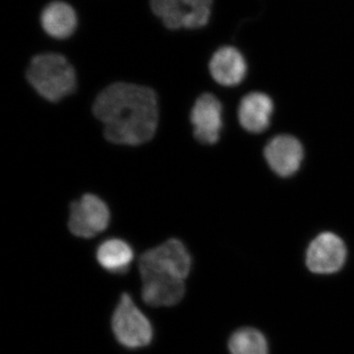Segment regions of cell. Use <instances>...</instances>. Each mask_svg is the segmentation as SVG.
Wrapping results in <instances>:
<instances>
[{
  "label": "cell",
  "instance_id": "1",
  "mask_svg": "<svg viewBox=\"0 0 354 354\" xmlns=\"http://www.w3.org/2000/svg\"><path fill=\"white\" fill-rule=\"evenodd\" d=\"M93 113L104 124L106 140L118 145H142L157 132V94L145 86L111 84L97 95Z\"/></svg>",
  "mask_w": 354,
  "mask_h": 354
},
{
  "label": "cell",
  "instance_id": "2",
  "mask_svg": "<svg viewBox=\"0 0 354 354\" xmlns=\"http://www.w3.org/2000/svg\"><path fill=\"white\" fill-rule=\"evenodd\" d=\"M27 80L41 97L51 102L62 101L77 87L75 69L58 53H43L32 58Z\"/></svg>",
  "mask_w": 354,
  "mask_h": 354
},
{
  "label": "cell",
  "instance_id": "3",
  "mask_svg": "<svg viewBox=\"0 0 354 354\" xmlns=\"http://www.w3.org/2000/svg\"><path fill=\"white\" fill-rule=\"evenodd\" d=\"M111 329L118 344L132 351L147 348L153 339L152 323L127 292L114 309Z\"/></svg>",
  "mask_w": 354,
  "mask_h": 354
},
{
  "label": "cell",
  "instance_id": "4",
  "mask_svg": "<svg viewBox=\"0 0 354 354\" xmlns=\"http://www.w3.org/2000/svg\"><path fill=\"white\" fill-rule=\"evenodd\" d=\"M192 259L185 245L176 239H171L155 248L147 250L140 257V276L160 274L179 279L189 276Z\"/></svg>",
  "mask_w": 354,
  "mask_h": 354
},
{
  "label": "cell",
  "instance_id": "5",
  "mask_svg": "<svg viewBox=\"0 0 354 354\" xmlns=\"http://www.w3.org/2000/svg\"><path fill=\"white\" fill-rule=\"evenodd\" d=\"M212 6L213 0H151L153 12L171 30L205 27Z\"/></svg>",
  "mask_w": 354,
  "mask_h": 354
},
{
  "label": "cell",
  "instance_id": "6",
  "mask_svg": "<svg viewBox=\"0 0 354 354\" xmlns=\"http://www.w3.org/2000/svg\"><path fill=\"white\" fill-rule=\"evenodd\" d=\"M109 221L108 205L95 195H83L70 205L68 228L77 237L93 239L108 228Z\"/></svg>",
  "mask_w": 354,
  "mask_h": 354
},
{
  "label": "cell",
  "instance_id": "7",
  "mask_svg": "<svg viewBox=\"0 0 354 354\" xmlns=\"http://www.w3.org/2000/svg\"><path fill=\"white\" fill-rule=\"evenodd\" d=\"M346 260V244L341 237L333 232L319 234L307 249V267L315 274H328L337 272Z\"/></svg>",
  "mask_w": 354,
  "mask_h": 354
},
{
  "label": "cell",
  "instance_id": "8",
  "mask_svg": "<svg viewBox=\"0 0 354 354\" xmlns=\"http://www.w3.org/2000/svg\"><path fill=\"white\" fill-rule=\"evenodd\" d=\"M194 137L200 143L213 145L220 140L223 128V106L213 94H203L191 109Z\"/></svg>",
  "mask_w": 354,
  "mask_h": 354
},
{
  "label": "cell",
  "instance_id": "9",
  "mask_svg": "<svg viewBox=\"0 0 354 354\" xmlns=\"http://www.w3.org/2000/svg\"><path fill=\"white\" fill-rule=\"evenodd\" d=\"M264 156L274 174L281 177H290L299 171L304 158V149L295 137L278 135L268 142Z\"/></svg>",
  "mask_w": 354,
  "mask_h": 354
},
{
  "label": "cell",
  "instance_id": "10",
  "mask_svg": "<svg viewBox=\"0 0 354 354\" xmlns=\"http://www.w3.org/2000/svg\"><path fill=\"white\" fill-rule=\"evenodd\" d=\"M142 299L152 307H171L178 304L185 295L183 279L148 274L141 277Z\"/></svg>",
  "mask_w": 354,
  "mask_h": 354
},
{
  "label": "cell",
  "instance_id": "11",
  "mask_svg": "<svg viewBox=\"0 0 354 354\" xmlns=\"http://www.w3.org/2000/svg\"><path fill=\"white\" fill-rule=\"evenodd\" d=\"M214 80L225 87H234L245 78L247 64L243 55L234 46H223L214 53L209 64Z\"/></svg>",
  "mask_w": 354,
  "mask_h": 354
},
{
  "label": "cell",
  "instance_id": "12",
  "mask_svg": "<svg viewBox=\"0 0 354 354\" xmlns=\"http://www.w3.org/2000/svg\"><path fill=\"white\" fill-rule=\"evenodd\" d=\"M274 113V102L264 93L255 92L246 95L239 108V120L246 131L264 132L269 127Z\"/></svg>",
  "mask_w": 354,
  "mask_h": 354
},
{
  "label": "cell",
  "instance_id": "13",
  "mask_svg": "<svg viewBox=\"0 0 354 354\" xmlns=\"http://www.w3.org/2000/svg\"><path fill=\"white\" fill-rule=\"evenodd\" d=\"M44 31L53 39H68L76 31L78 18L73 7L64 1L48 4L41 14Z\"/></svg>",
  "mask_w": 354,
  "mask_h": 354
},
{
  "label": "cell",
  "instance_id": "14",
  "mask_svg": "<svg viewBox=\"0 0 354 354\" xmlns=\"http://www.w3.org/2000/svg\"><path fill=\"white\" fill-rule=\"evenodd\" d=\"M97 263L106 272L114 274H123L128 272L134 259V251L127 241L111 239L102 242L97 247Z\"/></svg>",
  "mask_w": 354,
  "mask_h": 354
},
{
  "label": "cell",
  "instance_id": "15",
  "mask_svg": "<svg viewBox=\"0 0 354 354\" xmlns=\"http://www.w3.org/2000/svg\"><path fill=\"white\" fill-rule=\"evenodd\" d=\"M228 348L232 354H268V344L259 330L245 328L230 337Z\"/></svg>",
  "mask_w": 354,
  "mask_h": 354
}]
</instances>
